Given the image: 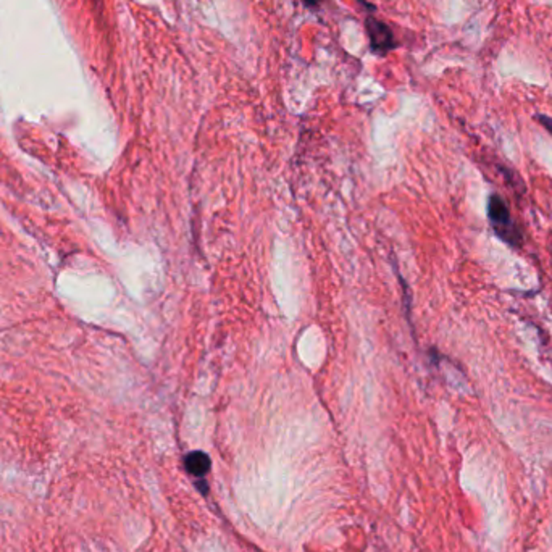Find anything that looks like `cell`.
<instances>
[{"mask_svg": "<svg viewBox=\"0 0 552 552\" xmlns=\"http://www.w3.org/2000/svg\"><path fill=\"white\" fill-rule=\"evenodd\" d=\"M365 29L370 38V47H372L374 54L386 55L396 47L393 31L389 29L388 24H384L377 18H367Z\"/></svg>", "mask_w": 552, "mask_h": 552, "instance_id": "cell-2", "label": "cell"}, {"mask_svg": "<svg viewBox=\"0 0 552 552\" xmlns=\"http://www.w3.org/2000/svg\"><path fill=\"white\" fill-rule=\"evenodd\" d=\"M488 220L489 225L499 239L512 247H520L523 242V235L516 226L515 220L510 215V210L505 200L499 194H491L488 199Z\"/></svg>", "mask_w": 552, "mask_h": 552, "instance_id": "cell-1", "label": "cell"}, {"mask_svg": "<svg viewBox=\"0 0 552 552\" xmlns=\"http://www.w3.org/2000/svg\"><path fill=\"white\" fill-rule=\"evenodd\" d=\"M536 120H538V123L543 126V128L548 131V133L552 136V116L548 115H536L535 116Z\"/></svg>", "mask_w": 552, "mask_h": 552, "instance_id": "cell-4", "label": "cell"}, {"mask_svg": "<svg viewBox=\"0 0 552 552\" xmlns=\"http://www.w3.org/2000/svg\"><path fill=\"white\" fill-rule=\"evenodd\" d=\"M184 468L194 478L202 480L212 468L210 457L202 450H192L184 457Z\"/></svg>", "mask_w": 552, "mask_h": 552, "instance_id": "cell-3", "label": "cell"}, {"mask_svg": "<svg viewBox=\"0 0 552 552\" xmlns=\"http://www.w3.org/2000/svg\"><path fill=\"white\" fill-rule=\"evenodd\" d=\"M320 2H322V0H302V3L307 5V7H310V8L318 7V5H320Z\"/></svg>", "mask_w": 552, "mask_h": 552, "instance_id": "cell-5", "label": "cell"}]
</instances>
